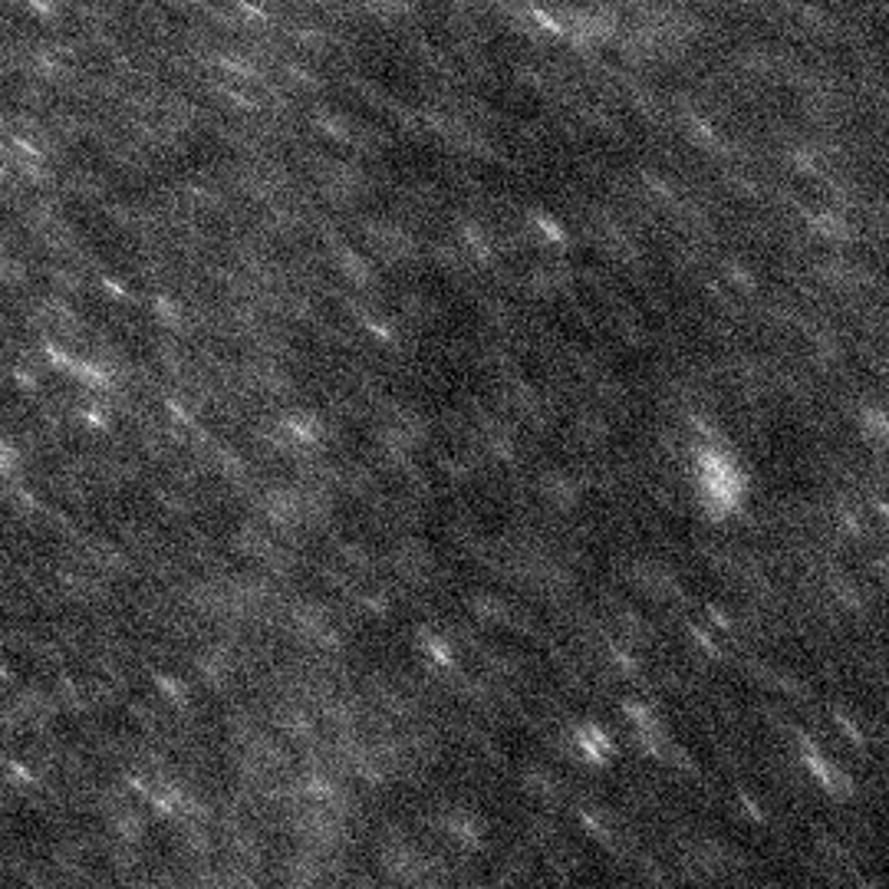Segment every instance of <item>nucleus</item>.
Instances as JSON below:
<instances>
[{
    "label": "nucleus",
    "instance_id": "f03ea898",
    "mask_svg": "<svg viewBox=\"0 0 889 889\" xmlns=\"http://www.w3.org/2000/svg\"><path fill=\"white\" fill-rule=\"evenodd\" d=\"M629 708V715H632V728H636V741L652 755H662V748H665V725H662V718L655 715V712H649V708H639V705H626Z\"/></svg>",
    "mask_w": 889,
    "mask_h": 889
},
{
    "label": "nucleus",
    "instance_id": "f257e3e1",
    "mask_svg": "<svg viewBox=\"0 0 889 889\" xmlns=\"http://www.w3.org/2000/svg\"><path fill=\"white\" fill-rule=\"evenodd\" d=\"M698 481H702L705 508L715 518H725V514L738 511V505L745 498V475L731 462H718L715 452H705Z\"/></svg>",
    "mask_w": 889,
    "mask_h": 889
},
{
    "label": "nucleus",
    "instance_id": "7ed1b4c3",
    "mask_svg": "<svg viewBox=\"0 0 889 889\" xmlns=\"http://www.w3.org/2000/svg\"><path fill=\"white\" fill-rule=\"evenodd\" d=\"M577 751L590 765H606L612 758V738L603 728H596V725H581L577 728Z\"/></svg>",
    "mask_w": 889,
    "mask_h": 889
}]
</instances>
